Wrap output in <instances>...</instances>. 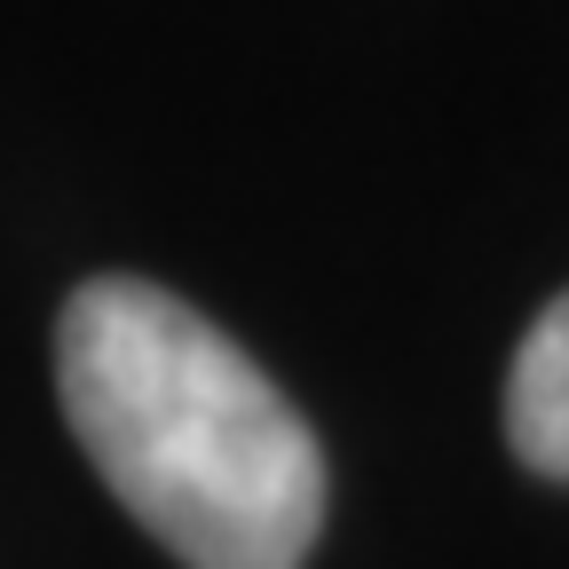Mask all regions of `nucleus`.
<instances>
[{"instance_id": "nucleus-1", "label": "nucleus", "mask_w": 569, "mask_h": 569, "mask_svg": "<svg viewBox=\"0 0 569 569\" xmlns=\"http://www.w3.org/2000/svg\"><path fill=\"white\" fill-rule=\"evenodd\" d=\"M56 396L111 498L182 569H301L325 451L253 356L142 277H88L56 325Z\"/></svg>"}, {"instance_id": "nucleus-2", "label": "nucleus", "mask_w": 569, "mask_h": 569, "mask_svg": "<svg viewBox=\"0 0 569 569\" xmlns=\"http://www.w3.org/2000/svg\"><path fill=\"white\" fill-rule=\"evenodd\" d=\"M507 443L530 475L569 482V284L530 317L507 372Z\"/></svg>"}]
</instances>
